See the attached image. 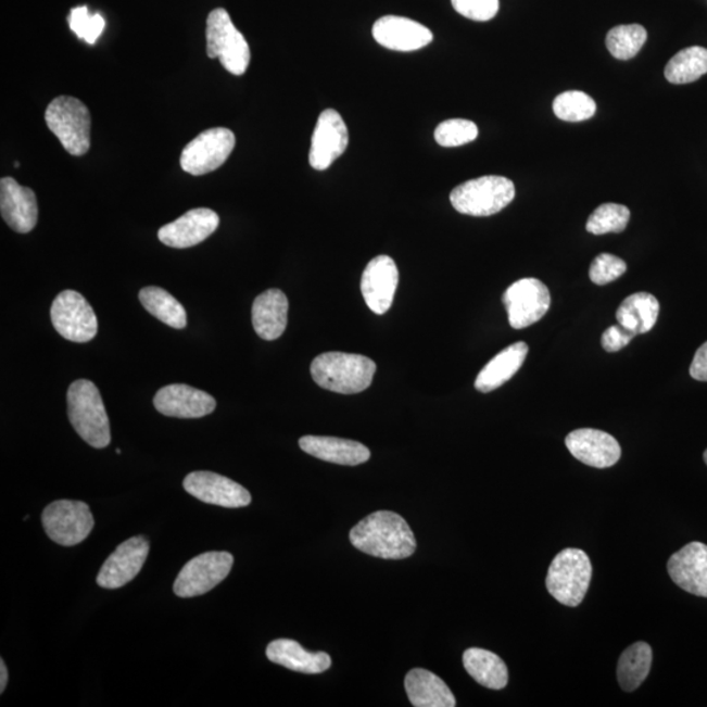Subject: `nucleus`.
I'll use <instances>...</instances> for the list:
<instances>
[{"mask_svg": "<svg viewBox=\"0 0 707 707\" xmlns=\"http://www.w3.org/2000/svg\"><path fill=\"white\" fill-rule=\"evenodd\" d=\"M399 285V269L390 256L369 261L363 272L361 290L368 308L376 315H384L392 307Z\"/></svg>", "mask_w": 707, "mask_h": 707, "instance_id": "dca6fc26", "label": "nucleus"}, {"mask_svg": "<svg viewBox=\"0 0 707 707\" xmlns=\"http://www.w3.org/2000/svg\"><path fill=\"white\" fill-rule=\"evenodd\" d=\"M349 131L345 121L334 110H327L317 119L310 150V164L316 171H325L346 151Z\"/></svg>", "mask_w": 707, "mask_h": 707, "instance_id": "4468645a", "label": "nucleus"}, {"mask_svg": "<svg viewBox=\"0 0 707 707\" xmlns=\"http://www.w3.org/2000/svg\"><path fill=\"white\" fill-rule=\"evenodd\" d=\"M376 363L365 355L341 352L324 353L311 365L315 383L324 390L341 394H355L371 386Z\"/></svg>", "mask_w": 707, "mask_h": 707, "instance_id": "f03ea898", "label": "nucleus"}, {"mask_svg": "<svg viewBox=\"0 0 707 707\" xmlns=\"http://www.w3.org/2000/svg\"><path fill=\"white\" fill-rule=\"evenodd\" d=\"M566 447L577 460L597 469L614 467L621 447L614 437L602 430L579 429L566 437Z\"/></svg>", "mask_w": 707, "mask_h": 707, "instance_id": "a211bd4d", "label": "nucleus"}, {"mask_svg": "<svg viewBox=\"0 0 707 707\" xmlns=\"http://www.w3.org/2000/svg\"><path fill=\"white\" fill-rule=\"evenodd\" d=\"M592 565L585 552L568 547L552 560L546 577L550 594L566 607H578L588 594Z\"/></svg>", "mask_w": 707, "mask_h": 707, "instance_id": "20e7f679", "label": "nucleus"}, {"mask_svg": "<svg viewBox=\"0 0 707 707\" xmlns=\"http://www.w3.org/2000/svg\"><path fill=\"white\" fill-rule=\"evenodd\" d=\"M9 681V671L8 667L4 665V660L0 661V693H3L5 686H8Z\"/></svg>", "mask_w": 707, "mask_h": 707, "instance_id": "79ce46f5", "label": "nucleus"}, {"mask_svg": "<svg viewBox=\"0 0 707 707\" xmlns=\"http://www.w3.org/2000/svg\"><path fill=\"white\" fill-rule=\"evenodd\" d=\"M68 24L70 29H72L80 40H85L89 45L97 42L105 28L104 17L100 14H89L86 5L73 9L72 12H70Z\"/></svg>", "mask_w": 707, "mask_h": 707, "instance_id": "e433bc0d", "label": "nucleus"}, {"mask_svg": "<svg viewBox=\"0 0 707 707\" xmlns=\"http://www.w3.org/2000/svg\"><path fill=\"white\" fill-rule=\"evenodd\" d=\"M184 489L194 498L226 508H240L251 505L252 496L240 483L213 471H193L185 477Z\"/></svg>", "mask_w": 707, "mask_h": 707, "instance_id": "ddd939ff", "label": "nucleus"}, {"mask_svg": "<svg viewBox=\"0 0 707 707\" xmlns=\"http://www.w3.org/2000/svg\"><path fill=\"white\" fill-rule=\"evenodd\" d=\"M299 445L311 456L323 462L340 465H359L369 460L371 452L359 442L334 437L305 435L299 439Z\"/></svg>", "mask_w": 707, "mask_h": 707, "instance_id": "b1692460", "label": "nucleus"}, {"mask_svg": "<svg viewBox=\"0 0 707 707\" xmlns=\"http://www.w3.org/2000/svg\"><path fill=\"white\" fill-rule=\"evenodd\" d=\"M139 301L149 314L168 327L184 329L187 327V312L182 304L161 288H144L139 292Z\"/></svg>", "mask_w": 707, "mask_h": 707, "instance_id": "7c9ffc66", "label": "nucleus"}, {"mask_svg": "<svg viewBox=\"0 0 707 707\" xmlns=\"http://www.w3.org/2000/svg\"><path fill=\"white\" fill-rule=\"evenodd\" d=\"M50 317L63 339L85 343L98 334V317L86 298L74 290L62 291L54 299Z\"/></svg>", "mask_w": 707, "mask_h": 707, "instance_id": "1a4fd4ad", "label": "nucleus"}, {"mask_svg": "<svg viewBox=\"0 0 707 707\" xmlns=\"http://www.w3.org/2000/svg\"><path fill=\"white\" fill-rule=\"evenodd\" d=\"M634 337L635 334L623 328L622 325H614L603 333L602 345L605 352L617 353L627 348Z\"/></svg>", "mask_w": 707, "mask_h": 707, "instance_id": "ea45409f", "label": "nucleus"}, {"mask_svg": "<svg viewBox=\"0 0 707 707\" xmlns=\"http://www.w3.org/2000/svg\"><path fill=\"white\" fill-rule=\"evenodd\" d=\"M405 690L413 706L454 707L456 698L447 684L428 670L414 668L405 678Z\"/></svg>", "mask_w": 707, "mask_h": 707, "instance_id": "a878e982", "label": "nucleus"}, {"mask_svg": "<svg viewBox=\"0 0 707 707\" xmlns=\"http://www.w3.org/2000/svg\"><path fill=\"white\" fill-rule=\"evenodd\" d=\"M267 659L273 664L302 673H323L332 666L327 653H310L292 640H276L266 648Z\"/></svg>", "mask_w": 707, "mask_h": 707, "instance_id": "393cba45", "label": "nucleus"}, {"mask_svg": "<svg viewBox=\"0 0 707 707\" xmlns=\"http://www.w3.org/2000/svg\"><path fill=\"white\" fill-rule=\"evenodd\" d=\"M218 226L219 215L213 210L201 207L190 210L177 220L163 226L159 229L157 236L163 244L185 250L205 241Z\"/></svg>", "mask_w": 707, "mask_h": 707, "instance_id": "f3484780", "label": "nucleus"}, {"mask_svg": "<svg viewBox=\"0 0 707 707\" xmlns=\"http://www.w3.org/2000/svg\"><path fill=\"white\" fill-rule=\"evenodd\" d=\"M508 323L514 329H525L536 324L551 308V292L536 278H523L509 286L502 298Z\"/></svg>", "mask_w": 707, "mask_h": 707, "instance_id": "f8f14e48", "label": "nucleus"}, {"mask_svg": "<svg viewBox=\"0 0 707 707\" xmlns=\"http://www.w3.org/2000/svg\"><path fill=\"white\" fill-rule=\"evenodd\" d=\"M653 664V649L646 642H636L620 656L617 679L626 692L639 690L648 677Z\"/></svg>", "mask_w": 707, "mask_h": 707, "instance_id": "c756f323", "label": "nucleus"}, {"mask_svg": "<svg viewBox=\"0 0 707 707\" xmlns=\"http://www.w3.org/2000/svg\"><path fill=\"white\" fill-rule=\"evenodd\" d=\"M554 114L568 123H581L595 116V100L581 91H568L558 94L553 101Z\"/></svg>", "mask_w": 707, "mask_h": 707, "instance_id": "72a5a7b5", "label": "nucleus"}, {"mask_svg": "<svg viewBox=\"0 0 707 707\" xmlns=\"http://www.w3.org/2000/svg\"><path fill=\"white\" fill-rule=\"evenodd\" d=\"M690 373L693 379L707 381V342L694 355Z\"/></svg>", "mask_w": 707, "mask_h": 707, "instance_id": "a19ab883", "label": "nucleus"}, {"mask_svg": "<svg viewBox=\"0 0 707 707\" xmlns=\"http://www.w3.org/2000/svg\"><path fill=\"white\" fill-rule=\"evenodd\" d=\"M628 265L626 261L614 254L602 253L592 261L590 267V279L598 286H604L619 279L626 274Z\"/></svg>", "mask_w": 707, "mask_h": 707, "instance_id": "4c0bfd02", "label": "nucleus"}, {"mask_svg": "<svg viewBox=\"0 0 707 707\" xmlns=\"http://www.w3.org/2000/svg\"><path fill=\"white\" fill-rule=\"evenodd\" d=\"M154 405L163 416L202 418L215 411L216 401L206 392L187 384H171L156 393Z\"/></svg>", "mask_w": 707, "mask_h": 707, "instance_id": "aec40b11", "label": "nucleus"}, {"mask_svg": "<svg viewBox=\"0 0 707 707\" xmlns=\"http://www.w3.org/2000/svg\"><path fill=\"white\" fill-rule=\"evenodd\" d=\"M704 458H705V463L707 465V450L705 451Z\"/></svg>", "mask_w": 707, "mask_h": 707, "instance_id": "37998d69", "label": "nucleus"}, {"mask_svg": "<svg viewBox=\"0 0 707 707\" xmlns=\"http://www.w3.org/2000/svg\"><path fill=\"white\" fill-rule=\"evenodd\" d=\"M288 296L278 289L263 292L254 299L252 307L253 328L261 339L278 340L288 327Z\"/></svg>", "mask_w": 707, "mask_h": 707, "instance_id": "5701e85b", "label": "nucleus"}, {"mask_svg": "<svg viewBox=\"0 0 707 707\" xmlns=\"http://www.w3.org/2000/svg\"><path fill=\"white\" fill-rule=\"evenodd\" d=\"M67 413L78 435L93 449L111 444V425L98 387L89 380H76L68 388Z\"/></svg>", "mask_w": 707, "mask_h": 707, "instance_id": "7ed1b4c3", "label": "nucleus"}, {"mask_svg": "<svg viewBox=\"0 0 707 707\" xmlns=\"http://www.w3.org/2000/svg\"><path fill=\"white\" fill-rule=\"evenodd\" d=\"M668 575L681 590L707 597V545L694 541L672 554Z\"/></svg>", "mask_w": 707, "mask_h": 707, "instance_id": "6ab92c4d", "label": "nucleus"}, {"mask_svg": "<svg viewBox=\"0 0 707 707\" xmlns=\"http://www.w3.org/2000/svg\"><path fill=\"white\" fill-rule=\"evenodd\" d=\"M434 137L442 148H458L474 142L479 137V127L469 119H447L437 127Z\"/></svg>", "mask_w": 707, "mask_h": 707, "instance_id": "c9c22d12", "label": "nucleus"}, {"mask_svg": "<svg viewBox=\"0 0 707 707\" xmlns=\"http://www.w3.org/2000/svg\"><path fill=\"white\" fill-rule=\"evenodd\" d=\"M630 210L619 203H604L591 214L588 231L594 235L620 233L628 227Z\"/></svg>", "mask_w": 707, "mask_h": 707, "instance_id": "f704fd0d", "label": "nucleus"}, {"mask_svg": "<svg viewBox=\"0 0 707 707\" xmlns=\"http://www.w3.org/2000/svg\"><path fill=\"white\" fill-rule=\"evenodd\" d=\"M149 552V540L143 536L131 538L118 545L99 572L100 588L116 590L130 583L142 570Z\"/></svg>", "mask_w": 707, "mask_h": 707, "instance_id": "2eb2a0df", "label": "nucleus"}, {"mask_svg": "<svg viewBox=\"0 0 707 707\" xmlns=\"http://www.w3.org/2000/svg\"><path fill=\"white\" fill-rule=\"evenodd\" d=\"M660 304L658 299L648 292H636L630 295L616 312L617 321L630 332L648 333L658 321Z\"/></svg>", "mask_w": 707, "mask_h": 707, "instance_id": "c85d7f7f", "label": "nucleus"}, {"mask_svg": "<svg viewBox=\"0 0 707 707\" xmlns=\"http://www.w3.org/2000/svg\"><path fill=\"white\" fill-rule=\"evenodd\" d=\"M646 40L647 30L640 24H630L610 29L605 43L615 59L628 61L641 52Z\"/></svg>", "mask_w": 707, "mask_h": 707, "instance_id": "473e14b6", "label": "nucleus"}, {"mask_svg": "<svg viewBox=\"0 0 707 707\" xmlns=\"http://www.w3.org/2000/svg\"><path fill=\"white\" fill-rule=\"evenodd\" d=\"M527 354L528 345L526 342H516L512 346L502 350L477 376L475 381L476 390L481 393L498 390L523 366Z\"/></svg>", "mask_w": 707, "mask_h": 707, "instance_id": "bb28decb", "label": "nucleus"}, {"mask_svg": "<svg viewBox=\"0 0 707 707\" xmlns=\"http://www.w3.org/2000/svg\"><path fill=\"white\" fill-rule=\"evenodd\" d=\"M376 42L396 52H414L431 43V30L425 25L401 16H384L374 24Z\"/></svg>", "mask_w": 707, "mask_h": 707, "instance_id": "412c9836", "label": "nucleus"}, {"mask_svg": "<svg viewBox=\"0 0 707 707\" xmlns=\"http://www.w3.org/2000/svg\"><path fill=\"white\" fill-rule=\"evenodd\" d=\"M235 144V134L226 127L202 131L182 150L181 168L189 175H207L226 163Z\"/></svg>", "mask_w": 707, "mask_h": 707, "instance_id": "9b49d317", "label": "nucleus"}, {"mask_svg": "<svg viewBox=\"0 0 707 707\" xmlns=\"http://www.w3.org/2000/svg\"><path fill=\"white\" fill-rule=\"evenodd\" d=\"M209 59H219L232 75L245 74L251 63V50L245 37L235 27L225 9L210 12L206 27Z\"/></svg>", "mask_w": 707, "mask_h": 707, "instance_id": "0eeeda50", "label": "nucleus"}, {"mask_svg": "<svg viewBox=\"0 0 707 707\" xmlns=\"http://www.w3.org/2000/svg\"><path fill=\"white\" fill-rule=\"evenodd\" d=\"M45 121L70 155L83 156L91 148V114L80 100L60 97L45 112Z\"/></svg>", "mask_w": 707, "mask_h": 707, "instance_id": "423d86ee", "label": "nucleus"}, {"mask_svg": "<svg viewBox=\"0 0 707 707\" xmlns=\"http://www.w3.org/2000/svg\"><path fill=\"white\" fill-rule=\"evenodd\" d=\"M356 550L384 559H404L417 550L416 536L404 518L392 512H376L350 531Z\"/></svg>", "mask_w": 707, "mask_h": 707, "instance_id": "f257e3e1", "label": "nucleus"}, {"mask_svg": "<svg viewBox=\"0 0 707 707\" xmlns=\"http://www.w3.org/2000/svg\"><path fill=\"white\" fill-rule=\"evenodd\" d=\"M458 14L475 22H489L498 14L500 0H451Z\"/></svg>", "mask_w": 707, "mask_h": 707, "instance_id": "58836bf2", "label": "nucleus"}, {"mask_svg": "<svg viewBox=\"0 0 707 707\" xmlns=\"http://www.w3.org/2000/svg\"><path fill=\"white\" fill-rule=\"evenodd\" d=\"M463 664L470 677L489 690L501 691L508 683L505 661L488 649L468 648L463 655Z\"/></svg>", "mask_w": 707, "mask_h": 707, "instance_id": "cd10ccee", "label": "nucleus"}, {"mask_svg": "<svg viewBox=\"0 0 707 707\" xmlns=\"http://www.w3.org/2000/svg\"><path fill=\"white\" fill-rule=\"evenodd\" d=\"M233 565L232 554L209 552L190 559L184 566L174 584L178 597H195L207 594L225 581Z\"/></svg>", "mask_w": 707, "mask_h": 707, "instance_id": "9d476101", "label": "nucleus"}, {"mask_svg": "<svg viewBox=\"0 0 707 707\" xmlns=\"http://www.w3.org/2000/svg\"><path fill=\"white\" fill-rule=\"evenodd\" d=\"M515 199V185L502 176H483L458 185L450 195L456 212L490 216L502 212Z\"/></svg>", "mask_w": 707, "mask_h": 707, "instance_id": "39448f33", "label": "nucleus"}, {"mask_svg": "<svg viewBox=\"0 0 707 707\" xmlns=\"http://www.w3.org/2000/svg\"><path fill=\"white\" fill-rule=\"evenodd\" d=\"M42 526L48 536L62 546H74L92 532L94 520L87 503L55 501L43 509Z\"/></svg>", "mask_w": 707, "mask_h": 707, "instance_id": "6e6552de", "label": "nucleus"}, {"mask_svg": "<svg viewBox=\"0 0 707 707\" xmlns=\"http://www.w3.org/2000/svg\"><path fill=\"white\" fill-rule=\"evenodd\" d=\"M707 74V49L691 47L681 50L667 63L666 79L672 85H687Z\"/></svg>", "mask_w": 707, "mask_h": 707, "instance_id": "2f4dec72", "label": "nucleus"}, {"mask_svg": "<svg viewBox=\"0 0 707 707\" xmlns=\"http://www.w3.org/2000/svg\"><path fill=\"white\" fill-rule=\"evenodd\" d=\"M2 218L17 233H28L37 225L38 206L34 190L22 187L14 178L0 181Z\"/></svg>", "mask_w": 707, "mask_h": 707, "instance_id": "4be33fe9", "label": "nucleus"}]
</instances>
